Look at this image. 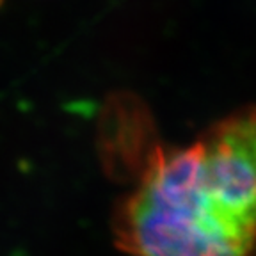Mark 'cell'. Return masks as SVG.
Returning a JSON list of instances; mask_svg holds the SVG:
<instances>
[{
    "mask_svg": "<svg viewBox=\"0 0 256 256\" xmlns=\"http://www.w3.org/2000/svg\"><path fill=\"white\" fill-rule=\"evenodd\" d=\"M132 190L116 204L112 232L130 256H252L256 226L224 200L198 142L156 144Z\"/></svg>",
    "mask_w": 256,
    "mask_h": 256,
    "instance_id": "obj_1",
    "label": "cell"
}]
</instances>
